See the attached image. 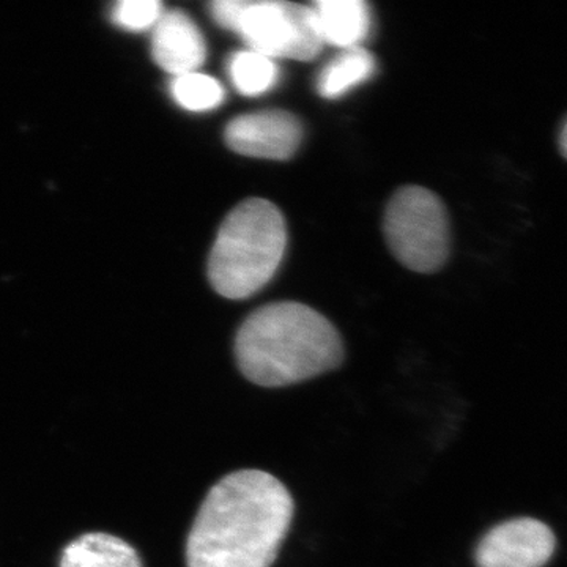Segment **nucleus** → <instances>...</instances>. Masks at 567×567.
Here are the masks:
<instances>
[{"mask_svg":"<svg viewBox=\"0 0 567 567\" xmlns=\"http://www.w3.org/2000/svg\"><path fill=\"white\" fill-rule=\"evenodd\" d=\"M559 151H561L563 156L567 159V121L563 125L561 133H559Z\"/></svg>","mask_w":567,"mask_h":567,"instance_id":"2eb2a0df","label":"nucleus"},{"mask_svg":"<svg viewBox=\"0 0 567 567\" xmlns=\"http://www.w3.org/2000/svg\"><path fill=\"white\" fill-rule=\"evenodd\" d=\"M234 350L241 374L264 388L306 382L344 361V344L334 324L297 301L256 309L238 328Z\"/></svg>","mask_w":567,"mask_h":567,"instance_id":"f03ea898","label":"nucleus"},{"mask_svg":"<svg viewBox=\"0 0 567 567\" xmlns=\"http://www.w3.org/2000/svg\"><path fill=\"white\" fill-rule=\"evenodd\" d=\"M152 55L173 76L194 73L207 55L203 32L196 22L181 10L164 11L153 28Z\"/></svg>","mask_w":567,"mask_h":567,"instance_id":"6e6552de","label":"nucleus"},{"mask_svg":"<svg viewBox=\"0 0 567 567\" xmlns=\"http://www.w3.org/2000/svg\"><path fill=\"white\" fill-rule=\"evenodd\" d=\"M286 246L281 210L267 199H246L219 227L208 259V281L229 300L252 297L278 271Z\"/></svg>","mask_w":567,"mask_h":567,"instance_id":"7ed1b4c3","label":"nucleus"},{"mask_svg":"<svg viewBox=\"0 0 567 567\" xmlns=\"http://www.w3.org/2000/svg\"><path fill=\"white\" fill-rule=\"evenodd\" d=\"M383 233L395 259L416 274H435L450 257L445 204L423 186L395 192L386 207Z\"/></svg>","mask_w":567,"mask_h":567,"instance_id":"20e7f679","label":"nucleus"},{"mask_svg":"<svg viewBox=\"0 0 567 567\" xmlns=\"http://www.w3.org/2000/svg\"><path fill=\"white\" fill-rule=\"evenodd\" d=\"M323 43L358 48L371 29V11L363 0H319L312 3Z\"/></svg>","mask_w":567,"mask_h":567,"instance_id":"1a4fd4ad","label":"nucleus"},{"mask_svg":"<svg viewBox=\"0 0 567 567\" xmlns=\"http://www.w3.org/2000/svg\"><path fill=\"white\" fill-rule=\"evenodd\" d=\"M293 498L278 477L238 470L219 480L186 539L188 567H271L293 520Z\"/></svg>","mask_w":567,"mask_h":567,"instance_id":"f257e3e1","label":"nucleus"},{"mask_svg":"<svg viewBox=\"0 0 567 567\" xmlns=\"http://www.w3.org/2000/svg\"><path fill=\"white\" fill-rule=\"evenodd\" d=\"M169 91L178 106L192 112L216 110L226 96L218 81L199 71L174 76Z\"/></svg>","mask_w":567,"mask_h":567,"instance_id":"ddd939ff","label":"nucleus"},{"mask_svg":"<svg viewBox=\"0 0 567 567\" xmlns=\"http://www.w3.org/2000/svg\"><path fill=\"white\" fill-rule=\"evenodd\" d=\"M59 567H142L140 554L121 537L87 533L62 551Z\"/></svg>","mask_w":567,"mask_h":567,"instance_id":"9d476101","label":"nucleus"},{"mask_svg":"<svg viewBox=\"0 0 567 567\" xmlns=\"http://www.w3.org/2000/svg\"><path fill=\"white\" fill-rule=\"evenodd\" d=\"M164 9L158 0H122L111 10V20L130 32H144L162 20Z\"/></svg>","mask_w":567,"mask_h":567,"instance_id":"4468645a","label":"nucleus"},{"mask_svg":"<svg viewBox=\"0 0 567 567\" xmlns=\"http://www.w3.org/2000/svg\"><path fill=\"white\" fill-rule=\"evenodd\" d=\"M224 140L227 147L238 155L286 162L300 148L303 125L292 112H252L227 123Z\"/></svg>","mask_w":567,"mask_h":567,"instance_id":"0eeeda50","label":"nucleus"},{"mask_svg":"<svg viewBox=\"0 0 567 567\" xmlns=\"http://www.w3.org/2000/svg\"><path fill=\"white\" fill-rule=\"evenodd\" d=\"M557 550V537L544 522L511 518L488 529L475 550L477 567H544Z\"/></svg>","mask_w":567,"mask_h":567,"instance_id":"423d86ee","label":"nucleus"},{"mask_svg":"<svg viewBox=\"0 0 567 567\" xmlns=\"http://www.w3.org/2000/svg\"><path fill=\"white\" fill-rule=\"evenodd\" d=\"M374 73L375 59L372 54L361 48H350L320 71L316 89L323 99H341Z\"/></svg>","mask_w":567,"mask_h":567,"instance_id":"9b49d317","label":"nucleus"},{"mask_svg":"<svg viewBox=\"0 0 567 567\" xmlns=\"http://www.w3.org/2000/svg\"><path fill=\"white\" fill-rule=\"evenodd\" d=\"M234 32L270 59L308 62L323 50L312 7L284 0H245Z\"/></svg>","mask_w":567,"mask_h":567,"instance_id":"39448f33","label":"nucleus"},{"mask_svg":"<svg viewBox=\"0 0 567 567\" xmlns=\"http://www.w3.org/2000/svg\"><path fill=\"white\" fill-rule=\"evenodd\" d=\"M229 76L241 95L257 96L275 87L279 70L274 59L248 50L235 52L229 59Z\"/></svg>","mask_w":567,"mask_h":567,"instance_id":"f8f14e48","label":"nucleus"}]
</instances>
